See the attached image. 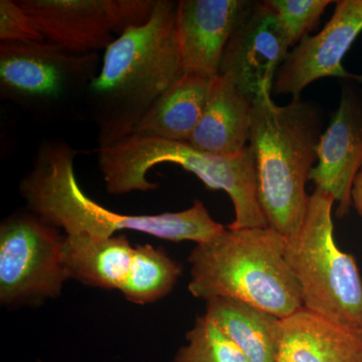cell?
I'll return each instance as SVG.
<instances>
[{"mask_svg": "<svg viewBox=\"0 0 362 362\" xmlns=\"http://www.w3.org/2000/svg\"><path fill=\"white\" fill-rule=\"evenodd\" d=\"M99 54H76L52 42L0 45V93L33 113H54L82 93L99 73Z\"/></svg>", "mask_w": 362, "mask_h": 362, "instance_id": "7", "label": "cell"}, {"mask_svg": "<svg viewBox=\"0 0 362 362\" xmlns=\"http://www.w3.org/2000/svg\"><path fill=\"white\" fill-rule=\"evenodd\" d=\"M213 78L185 73L142 117L131 134L188 142L201 120Z\"/></svg>", "mask_w": 362, "mask_h": 362, "instance_id": "17", "label": "cell"}, {"mask_svg": "<svg viewBox=\"0 0 362 362\" xmlns=\"http://www.w3.org/2000/svg\"><path fill=\"white\" fill-rule=\"evenodd\" d=\"M176 6L177 2L157 0L148 21L131 26L105 49L87 92L99 146L130 135L185 73L176 39Z\"/></svg>", "mask_w": 362, "mask_h": 362, "instance_id": "1", "label": "cell"}, {"mask_svg": "<svg viewBox=\"0 0 362 362\" xmlns=\"http://www.w3.org/2000/svg\"><path fill=\"white\" fill-rule=\"evenodd\" d=\"M252 101L226 76L211 80L206 108L188 143L218 156H235L247 146Z\"/></svg>", "mask_w": 362, "mask_h": 362, "instance_id": "15", "label": "cell"}, {"mask_svg": "<svg viewBox=\"0 0 362 362\" xmlns=\"http://www.w3.org/2000/svg\"><path fill=\"white\" fill-rule=\"evenodd\" d=\"M291 42L266 1L255 2L226 45L220 75L226 76L254 102L271 94Z\"/></svg>", "mask_w": 362, "mask_h": 362, "instance_id": "10", "label": "cell"}, {"mask_svg": "<svg viewBox=\"0 0 362 362\" xmlns=\"http://www.w3.org/2000/svg\"><path fill=\"white\" fill-rule=\"evenodd\" d=\"M134 247L125 235L66 233L64 265L69 279L107 290H121L132 262Z\"/></svg>", "mask_w": 362, "mask_h": 362, "instance_id": "16", "label": "cell"}, {"mask_svg": "<svg viewBox=\"0 0 362 362\" xmlns=\"http://www.w3.org/2000/svg\"><path fill=\"white\" fill-rule=\"evenodd\" d=\"M351 201L357 213L362 216V168L357 173L354 185H352Z\"/></svg>", "mask_w": 362, "mask_h": 362, "instance_id": "23", "label": "cell"}, {"mask_svg": "<svg viewBox=\"0 0 362 362\" xmlns=\"http://www.w3.org/2000/svg\"><path fill=\"white\" fill-rule=\"evenodd\" d=\"M175 362H249L240 347L204 314L187 333Z\"/></svg>", "mask_w": 362, "mask_h": 362, "instance_id": "20", "label": "cell"}, {"mask_svg": "<svg viewBox=\"0 0 362 362\" xmlns=\"http://www.w3.org/2000/svg\"><path fill=\"white\" fill-rule=\"evenodd\" d=\"M332 195L315 189L299 232L285 238L284 256L301 289L304 308L362 329V278L356 259L335 243Z\"/></svg>", "mask_w": 362, "mask_h": 362, "instance_id": "6", "label": "cell"}, {"mask_svg": "<svg viewBox=\"0 0 362 362\" xmlns=\"http://www.w3.org/2000/svg\"><path fill=\"white\" fill-rule=\"evenodd\" d=\"M361 32L362 0L337 1L334 13L323 30L313 37H304L288 54L276 75V93L300 98L307 86L323 78L362 82V76L349 73L342 65Z\"/></svg>", "mask_w": 362, "mask_h": 362, "instance_id": "11", "label": "cell"}, {"mask_svg": "<svg viewBox=\"0 0 362 362\" xmlns=\"http://www.w3.org/2000/svg\"><path fill=\"white\" fill-rule=\"evenodd\" d=\"M255 2L246 0H180L175 33L185 73L216 78L228 40Z\"/></svg>", "mask_w": 362, "mask_h": 362, "instance_id": "12", "label": "cell"}, {"mask_svg": "<svg viewBox=\"0 0 362 362\" xmlns=\"http://www.w3.org/2000/svg\"><path fill=\"white\" fill-rule=\"evenodd\" d=\"M277 362H362V329L302 307L281 319Z\"/></svg>", "mask_w": 362, "mask_h": 362, "instance_id": "14", "label": "cell"}, {"mask_svg": "<svg viewBox=\"0 0 362 362\" xmlns=\"http://www.w3.org/2000/svg\"><path fill=\"white\" fill-rule=\"evenodd\" d=\"M0 40L6 42H45L39 25L14 0L0 1Z\"/></svg>", "mask_w": 362, "mask_h": 362, "instance_id": "22", "label": "cell"}, {"mask_svg": "<svg viewBox=\"0 0 362 362\" xmlns=\"http://www.w3.org/2000/svg\"><path fill=\"white\" fill-rule=\"evenodd\" d=\"M64 235L37 214H18L0 226V302L6 306L61 294L68 274Z\"/></svg>", "mask_w": 362, "mask_h": 362, "instance_id": "8", "label": "cell"}, {"mask_svg": "<svg viewBox=\"0 0 362 362\" xmlns=\"http://www.w3.org/2000/svg\"><path fill=\"white\" fill-rule=\"evenodd\" d=\"M177 164L194 173L209 189L223 190L232 199L235 220L228 228H268L258 197L256 166L251 147L235 156H218L188 142L130 134L98 149V164L109 194L156 189L147 178L154 166Z\"/></svg>", "mask_w": 362, "mask_h": 362, "instance_id": "5", "label": "cell"}, {"mask_svg": "<svg viewBox=\"0 0 362 362\" xmlns=\"http://www.w3.org/2000/svg\"><path fill=\"white\" fill-rule=\"evenodd\" d=\"M285 238L270 228H225L190 252L192 296L228 298L287 318L303 307L284 256Z\"/></svg>", "mask_w": 362, "mask_h": 362, "instance_id": "4", "label": "cell"}, {"mask_svg": "<svg viewBox=\"0 0 362 362\" xmlns=\"http://www.w3.org/2000/svg\"><path fill=\"white\" fill-rule=\"evenodd\" d=\"M362 168V98L352 90L342 92L341 101L317 148V163L310 180L316 189L332 195L337 214L346 216L351 190Z\"/></svg>", "mask_w": 362, "mask_h": 362, "instance_id": "13", "label": "cell"}, {"mask_svg": "<svg viewBox=\"0 0 362 362\" xmlns=\"http://www.w3.org/2000/svg\"><path fill=\"white\" fill-rule=\"evenodd\" d=\"M206 315L233 340L249 362H277L281 319L228 298L207 300Z\"/></svg>", "mask_w": 362, "mask_h": 362, "instance_id": "18", "label": "cell"}, {"mask_svg": "<svg viewBox=\"0 0 362 362\" xmlns=\"http://www.w3.org/2000/svg\"><path fill=\"white\" fill-rule=\"evenodd\" d=\"M76 154L65 141L44 143L32 170L21 183V194L30 211L66 233L112 237L119 230H133L157 239L199 245L225 230L199 201L185 211L152 216H127L105 209L78 185L74 168Z\"/></svg>", "mask_w": 362, "mask_h": 362, "instance_id": "2", "label": "cell"}, {"mask_svg": "<svg viewBox=\"0 0 362 362\" xmlns=\"http://www.w3.org/2000/svg\"><path fill=\"white\" fill-rule=\"evenodd\" d=\"M157 0H18L47 42L76 54L106 49L149 20Z\"/></svg>", "mask_w": 362, "mask_h": 362, "instance_id": "9", "label": "cell"}, {"mask_svg": "<svg viewBox=\"0 0 362 362\" xmlns=\"http://www.w3.org/2000/svg\"><path fill=\"white\" fill-rule=\"evenodd\" d=\"M321 135L318 110L300 98L285 106L275 104L271 94L252 102L249 146L259 206L269 226L284 238L296 235L306 216V183Z\"/></svg>", "mask_w": 362, "mask_h": 362, "instance_id": "3", "label": "cell"}, {"mask_svg": "<svg viewBox=\"0 0 362 362\" xmlns=\"http://www.w3.org/2000/svg\"><path fill=\"white\" fill-rule=\"evenodd\" d=\"M182 268L162 249L138 245L133 252L127 279L121 293L128 301L144 305L165 297L175 288Z\"/></svg>", "mask_w": 362, "mask_h": 362, "instance_id": "19", "label": "cell"}, {"mask_svg": "<svg viewBox=\"0 0 362 362\" xmlns=\"http://www.w3.org/2000/svg\"><path fill=\"white\" fill-rule=\"evenodd\" d=\"M292 45L300 42L316 25L330 0H268Z\"/></svg>", "mask_w": 362, "mask_h": 362, "instance_id": "21", "label": "cell"}, {"mask_svg": "<svg viewBox=\"0 0 362 362\" xmlns=\"http://www.w3.org/2000/svg\"><path fill=\"white\" fill-rule=\"evenodd\" d=\"M40 362V361H39Z\"/></svg>", "mask_w": 362, "mask_h": 362, "instance_id": "24", "label": "cell"}]
</instances>
